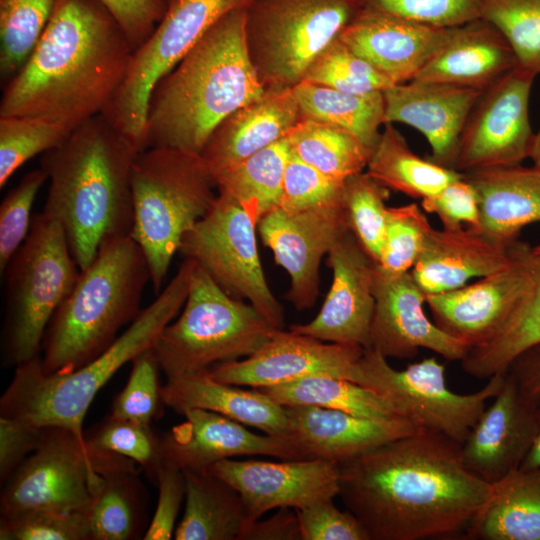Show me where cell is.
Returning a JSON list of instances; mask_svg holds the SVG:
<instances>
[{
	"label": "cell",
	"mask_w": 540,
	"mask_h": 540,
	"mask_svg": "<svg viewBox=\"0 0 540 540\" xmlns=\"http://www.w3.org/2000/svg\"><path fill=\"white\" fill-rule=\"evenodd\" d=\"M206 471L238 491L251 522L275 508L302 509L339 493V465L320 459H224Z\"/></svg>",
	"instance_id": "ffe728a7"
},
{
	"label": "cell",
	"mask_w": 540,
	"mask_h": 540,
	"mask_svg": "<svg viewBox=\"0 0 540 540\" xmlns=\"http://www.w3.org/2000/svg\"><path fill=\"white\" fill-rule=\"evenodd\" d=\"M278 508L271 517L252 521L240 540H302L296 510Z\"/></svg>",
	"instance_id": "91938a15"
},
{
	"label": "cell",
	"mask_w": 540,
	"mask_h": 540,
	"mask_svg": "<svg viewBox=\"0 0 540 540\" xmlns=\"http://www.w3.org/2000/svg\"><path fill=\"white\" fill-rule=\"evenodd\" d=\"M257 389L282 406H318L377 419L399 417L393 407L373 390L350 380L327 375L309 376Z\"/></svg>",
	"instance_id": "f35d334b"
},
{
	"label": "cell",
	"mask_w": 540,
	"mask_h": 540,
	"mask_svg": "<svg viewBox=\"0 0 540 540\" xmlns=\"http://www.w3.org/2000/svg\"><path fill=\"white\" fill-rule=\"evenodd\" d=\"M185 509L176 540H240L251 523L245 503L229 483L207 472L182 470Z\"/></svg>",
	"instance_id": "1f68e13d"
},
{
	"label": "cell",
	"mask_w": 540,
	"mask_h": 540,
	"mask_svg": "<svg viewBox=\"0 0 540 540\" xmlns=\"http://www.w3.org/2000/svg\"><path fill=\"white\" fill-rule=\"evenodd\" d=\"M512 263L505 269L460 288L425 295L435 325L468 350L491 341L518 309L532 287V279L512 245Z\"/></svg>",
	"instance_id": "e0dca14e"
},
{
	"label": "cell",
	"mask_w": 540,
	"mask_h": 540,
	"mask_svg": "<svg viewBox=\"0 0 540 540\" xmlns=\"http://www.w3.org/2000/svg\"><path fill=\"white\" fill-rule=\"evenodd\" d=\"M465 536L484 540H540V469L519 468L493 483L489 500Z\"/></svg>",
	"instance_id": "d6a6232c"
},
{
	"label": "cell",
	"mask_w": 540,
	"mask_h": 540,
	"mask_svg": "<svg viewBox=\"0 0 540 540\" xmlns=\"http://www.w3.org/2000/svg\"><path fill=\"white\" fill-rule=\"evenodd\" d=\"M289 434L303 459H320L338 465L418 428L402 417L377 419L318 406H284Z\"/></svg>",
	"instance_id": "484cf974"
},
{
	"label": "cell",
	"mask_w": 540,
	"mask_h": 540,
	"mask_svg": "<svg viewBox=\"0 0 540 540\" xmlns=\"http://www.w3.org/2000/svg\"><path fill=\"white\" fill-rule=\"evenodd\" d=\"M520 256L532 279V287L499 333L488 343L468 350L461 360L463 370L479 379L507 370L528 348L540 343V253L519 242Z\"/></svg>",
	"instance_id": "836d02e7"
},
{
	"label": "cell",
	"mask_w": 540,
	"mask_h": 540,
	"mask_svg": "<svg viewBox=\"0 0 540 540\" xmlns=\"http://www.w3.org/2000/svg\"><path fill=\"white\" fill-rule=\"evenodd\" d=\"M132 363L129 379L115 398L110 416L150 425L163 404L161 369L151 349L138 355Z\"/></svg>",
	"instance_id": "681fc988"
},
{
	"label": "cell",
	"mask_w": 540,
	"mask_h": 540,
	"mask_svg": "<svg viewBox=\"0 0 540 540\" xmlns=\"http://www.w3.org/2000/svg\"><path fill=\"white\" fill-rule=\"evenodd\" d=\"M361 8V0H250L246 47L265 89H292L302 82Z\"/></svg>",
	"instance_id": "30bf717a"
},
{
	"label": "cell",
	"mask_w": 540,
	"mask_h": 540,
	"mask_svg": "<svg viewBox=\"0 0 540 540\" xmlns=\"http://www.w3.org/2000/svg\"><path fill=\"white\" fill-rule=\"evenodd\" d=\"M303 81L352 94L383 92L395 85L339 37L314 59Z\"/></svg>",
	"instance_id": "ee69618b"
},
{
	"label": "cell",
	"mask_w": 540,
	"mask_h": 540,
	"mask_svg": "<svg viewBox=\"0 0 540 540\" xmlns=\"http://www.w3.org/2000/svg\"><path fill=\"white\" fill-rule=\"evenodd\" d=\"M451 29L362 6L339 38L393 84H401L418 75Z\"/></svg>",
	"instance_id": "cb8c5ba5"
},
{
	"label": "cell",
	"mask_w": 540,
	"mask_h": 540,
	"mask_svg": "<svg viewBox=\"0 0 540 540\" xmlns=\"http://www.w3.org/2000/svg\"><path fill=\"white\" fill-rule=\"evenodd\" d=\"M344 192L345 180L323 174L290 151L280 207L288 210L341 207L345 206Z\"/></svg>",
	"instance_id": "f907efd6"
},
{
	"label": "cell",
	"mask_w": 540,
	"mask_h": 540,
	"mask_svg": "<svg viewBox=\"0 0 540 540\" xmlns=\"http://www.w3.org/2000/svg\"><path fill=\"white\" fill-rule=\"evenodd\" d=\"M286 138L296 157L342 181L363 172L373 151L351 132L307 118H300Z\"/></svg>",
	"instance_id": "74e56055"
},
{
	"label": "cell",
	"mask_w": 540,
	"mask_h": 540,
	"mask_svg": "<svg viewBox=\"0 0 540 540\" xmlns=\"http://www.w3.org/2000/svg\"><path fill=\"white\" fill-rule=\"evenodd\" d=\"M136 472L104 475L95 493L88 518L91 540H129L138 535L144 505Z\"/></svg>",
	"instance_id": "ab89813d"
},
{
	"label": "cell",
	"mask_w": 540,
	"mask_h": 540,
	"mask_svg": "<svg viewBox=\"0 0 540 540\" xmlns=\"http://www.w3.org/2000/svg\"><path fill=\"white\" fill-rule=\"evenodd\" d=\"M99 1L119 23L133 52L149 39L169 6V0Z\"/></svg>",
	"instance_id": "6f0895ef"
},
{
	"label": "cell",
	"mask_w": 540,
	"mask_h": 540,
	"mask_svg": "<svg viewBox=\"0 0 540 540\" xmlns=\"http://www.w3.org/2000/svg\"><path fill=\"white\" fill-rule=\"evenodd\" d=\"M295 510L302 540H370L357 517L339 510L333 499Z\"/></svg>",
	"instance_id": "db71d44e"
},
{
	"label": "cell",
	"mask_w": 540,
	"mask_h": 540,
	"mask_svg": "<svg viewBox=\"0 0 540 540\" xmlns=\"http://www.w3.org/2000/svg\"><path fill=\"white\" fill-rule=\"evenodd\" d=\"M256 227L236 200L218 193L210 210L184 235L178 253L199 265L228 295L248 301L271 325L283 329L284 309L266 281Z\"/></svg>",
	"instance_id": "5bb4252c"
},
{
	"label": "cell",
	"mask_w": 540,
	"mask_h": 540,
	"mask_svg": "<svg viewBox=\"0 0 540 540\" xmlns=\"http://www.w3.org/2000/svg\"><path fill=\"white\" fill-rule=\"evenodd\" d=\"M504 378L505 371L496 373L479 391L458 394L447 387L445 365L435 357L396 370L386 357L368 348L358 360L355 382L376 392L399 417L462 444Z\"/></svg>",
	"instance_id": "7c38bea8"
},
{
	"label": "cell",
	"mask_w": 540,
	"mask_h": 540,
	"mask_svg": "<svg viewBox=\"0 0 540 540\" xmlns=\"http://www.w3.org/2000/svg\"><path fill=\"white\" fill-rule=\"evenodd\" d=\"M483 90L411 80L385 91L384 124L403 123L428 141L432 162L453 169L460 134Z\"/></svg>",
	"instance_id": "d4e9b609"
},
{
	"label": "cell",
	"mask_w": 540,
	"mask_h": 540,
	"mask_svg": "<svg viewBox=\"0 0 540 540\" xmlns=\"http://www.w3.org/2000/svg\"><path fill=\"white\" fill-rule=\"evenodd\" d=\"M250 0H169L163 19L131 57L125 79L102 113L135 146L146 149L154 87L225 14Z\"/></svg>",
	"instance_id": "4fadbf2b"
},
{
	"label": "cell",
	"mask_w": 540,
	"mask_h": 540,
	"mask_svg": "<svg viewBox=\"0 0 540 540\" xmlns=\"http://www.w3.org/2000/svg\"><path fill=\"white\" fill-rule=\"evenodd\" d=\"M481 17L506 38L517 66L540 74V0H483Z\"/></svg>",
	"instance_id": "7bdbcfd3"
},
{
	"label": "cell",
	"mask_w": 540,
	"mask_h": 540,
	"mask_svg": "<svg viewBox=\"0 0 540 540\" xmlns=\"http://www.w3.org/2000/svg\"><path fill=\"white\" fill-rule=\"evenodd\" d=\"M507 372L525 393L540 402V343L519 354Z\"/></svg>",
	"instance_id": "94428289"
},
{
	"label": "cell",
	"mask_w": 540,
	"mask_h": 540,
	"mask_svg": "<svg viewBox=\"0 0 540 540\" xmlns=\"http://www.w3.org/2000/svg\"><path fill=\"white\" fill-rule=\"evenodd\" d=\"M201 154L170 147L138 152L131 170L133 225L158 295L184 235L210 210L217 194Z\"/></svg>",
	"instance_id": "52a82bcc"
},
{
	"label": "cell",
	"mask_w": 540,
	"mask_h": 540,
	"mask_svg": "<svg viewBox=\"0 0 540 540\" xmlns=\"http://www.w3.org/2000/svg\"><path fill=\"white\" fill-rule=\"evenodd\" d=\"M246 6L221 17L154 87L146 148L201 154L224 119L264 93L246 47Z\"/></svg>",
	"instance_id": "277c9868"
},
{
	"label": "cell",
	"mask_w": 540,
	"mask_h": 540,
	"mask_svg": "<svg viewBox=\"0 0 540 540\" xmlns=\"http://www.w3.org/2000/svg\"><path fill=\"white\" fill-rule=\"evenodd\" d=\"M47 179L42 168L26 173L0 204L1 273L30 231L31 209L40 187Z\"/></svg>",
	"instance_id": "816d5d0a"
},
{
	"label": "cell",
	"mask_w": 540,
	"mask_h": 540,
	"mask_svg": "<svg viewBox=\"0 0 540 540\" xmlns=\"http://www.w3.org/2000/svg\"><path fill=\"white\" fill-rule=\"evenodd\" d=\"M473 187L480 229L512 244L521 229L540 222V169L521 164L463 173Z\"/></svg>",
	"instance_id": "4dcf8cb0"
},
{
	"label": "cell",
	"mask_w": 540,
	"mask_h": 540,
	"mask_svg": "<svg viewBox=\"0 0 540 540\" xmlns=\"http://www.w3.org/2000/svg\"><path fill=\"white\" fill-rule=\"evenodd\" d=\"M85 440L97 450L123 456L141 465L151 479L156 480L163 465L161 439L150 425L109 416L88 432Z\"/></svg>",
	"instance_id": "7dc6e473"
},
{
	"label": "cell",
	"mask_w": 540,
	"mask_h": 540,
	"mask_svg": "<svg viewBox=\"0 0 540 540\" xmlns=\"http://www.w3.org/2000/svg\"><path fill=\"white\" fill-rule=\"evenodd\" d=\"M363 7L433 27H454L481 17L483 0H361Z\"/></svg>",
	"instance_id": "f5cc1de1"
},
{
	"label": "cell",
	"mask_w": 540,
	"mask_h": 540,
	"mask_svg": "<svg viewBox=\"0 0 540 540\" xmlns=\"http://www.w3.org/2000/svg\"><path fill=\"white\" fill-rule=\"evenodd\" d=\"M339 468L338 496L370 540L466 531L493 490V484L465 467L460 443L421 428Z\"/></svg>",
	"instance_id": "6da1fadb"
},
{
	"label": "cell",
	"mask_w": 540,
	"mask_h": 540,
	"mask_svg": "<svg viewBox=\"0 0 540 540\" xmlns=\"http://www.w3.org/2000/svg\"><path fill=\"white\" fill-rule=\"evenodd\" d=\"M277 330L194 262L182 313L162 330L151 350L161 371L174 378L248 357Z\"/></svg>",
	"instance_id": "9c48e42d"
},
{
	"label": "cell",
	"mask_w": 540,
	"mask_h": 540,
	"mask_svg": "<svg viewBox=\"0 0 540 540\" xmlns=\"http://www.w3.org/2000/svg\"><path fill=\"white\" fill-rule=\"evenodd\" d=\"M183 415L182 423L160 437L163 463L181 470L206 471L216 462L245 455L303 460L290 437L253 433L244 424L205 409Z\"/></svg>",
	"instance_id": "603a6c76"
},
{
	"label": "cell",
	"mask_w": 540,
	"mask_h": 540,
	"mask_svg": "<svg viewBox=\"0 0 540 540\" xmlns=\"http://www.w3.org/2000/svg\"><path fill=\"white\" fill-rule=\"evenodd\" d=\"M70 126L41 116H0V188L26 161L61 144Z\"/></svg>",
	"instance_id": "b9f144b4"
},
{
	"label": "cell",
	"mask_w": 540,
	"mask_h": 540,
	"mask_svg": "<svg viewBox=\"0 0 540 540\" xmlns=\"http://www.w3.org/2000/svg\"><path fill=\"white\" fill-rule=\"evenodd\" d=\"M4 273L2 360L17 366L40 355L45 330L79 274L62 225L43 212Z\"/></svg>",
	"instance_id": "ba28073f"
},
{
	"label": "cell",
	"mask_w": 540,
	"mask_h": 540,
	"mask_svg": "<svg viewBox=\"0 0 540 540\" xmlns=\"http://www.w3.org/2000/svg\"><path fill=\"white\" fill-rule=\"evenodd\" d=\"M367 173L381 185L412 198H427L463 173L416 155L392 123L384 124L367 164Z\"/></svg>",
	"instance_id": "e575fe53"
},
{
	"label": "cell",
	"mask_w": 540,
	"mask_h": 540,
	"mask_svg": "<svg viewBox=\"0 0 540 540\" xmlns=\"http://www.w3.org/2000/svg\"><path fill=\"white\" fill-rule=\"evenodd\" d=\"M257 228L276 264L290 276L285 298L298 311L312 308L319 295L321 260L351 230L346 207L288 210L279 206L264 215Z\"/></svg>",
	"instance_id": "2e32d148"
},
{
	"label": "cell",
	"mask_w": 540,
	"mask_h": 540,
	"mask_svg": "<svg viewBox=\"0 0 540 540\" xmlns=\"http://www.w3.org/2000/svg\"><path fill=\"white\" fill-rule=\"evenodd\" d=\"M389 189L367 172L345 180L344 200L349 226L364 250L376 264L386 232Z\"/></svg>",
	"instance_id": "f6af8a7d"
},
{
	"label": "cell",
	"mask_w": 540,
	"mask_h": 540,
	"mask_svg": "<svg viewBox=\"0 0 540 540\" xmlns=\"http://www.w3.org/2000/svg\"><path fill=\"white\" fill-rule=\"evenodd\" d=\"M529 158L532 160L533 165L540 169V129L534 134Z\"/></svg>",
	"instance_id": "be15d7a7"
},
{
	"label": "cell",
	"mask_w": 540,
	"mask_h": 540,
	"mask_svg": "<svg viewBox=\"0 0 540 540\" xmlns=\"http://www.w3.org/2000/svg\"><path fill=\"white\" fill-rule=\"evenodd\" d=\"M534 251L540 253V245L532 247Z\"/></svg>",
	"instance_id": "e7e4bbea"
},
{
	"label": "cell",
	"mask_w": 540,
	"mask_h": 540,
	"mask_svg": "<svg viewBox=\"0 0 540 540\" xmlns=\"http://www.w3.org/2000/svg\"><path fill=\"white\" fill-rule=\"evenodd\" d=\"M137 153L132 142L98 114L41 157L49 179L42 212L62 225L80 271L92 263L105 240L130 235L131 170Z\"/></svg>",
	"instance_id": "3957f363"
},
{
	"label": "cell",
	"mask_w": 540,
	"mask_h": 540,
	"mask_svg": "<svg viewBox=\"0 0 540 540\" xmlns=\"http://www.w3.org/2000/svg\"><path fill=\"white\" fill-rule=\"evenodd\" d=\"M149 281L146 258L130 235L105 240L45 330L42 371L68 374L102 354L141 312Z\"/></svg>",
	"instance_id": "8992f818"
},
{
	"label": "cell",
	"mask_w": 540,
	"mask_h": 540,
	"mask_svg": "<svg viewBox=\"0 0 540 540\" xmlns=\"http://www.w3.org/2000/svg\"><path fill=\"white\" fill-rule=\"evenodd\" d=\"M535 77L515 66L482 91L460 134L454 170L511 166L529 158L535 134L529 117Z\"/></svg>",
	"instance_id": "9a60e30c"
},
{
	"label": "cell",
	"mask_w": 540,
	"mask_h": 540,
	"mask_svg": "<svg viewBox=\"0 0 540 540\" xmlns=\"http://www.w3.org/2000/svg\"><path fill=\"white\" fill-rule=\"evenodd\" d=\"M57 0H0V77L10 81L40 40Z\"/></svg>",
	"instance_id": "60d3db41"
},
{
	"label": "cell",
	"mask_w": 540,
	"mask_h": 540,
	"mask_svg": "<svg viewBox=\"0 0 540 540\" xmlns=\"http://www.w3.org/2000/svg\"><path fill=\"white\" fill-rule=\"evenodd\" d=\"M161 396L164 405L181 414L190 409H205L266 434H289L284 406L257 388L244 390L217 381L208 369L168 378Z\"/></svg>",
	"instance_id": "f546056e"
},
{
	"label": "cell",
	"mask_w": 540,
	"mask_h": 540,
	"mask_svg": "<svg viewBox=\"0 0 540 540\" xmlns=\"http://www.w3.org/2000/svg\"><path fill=\"white\" fill-rule=\"evenodd\" d=\"M364 348L321 341L277 330L258 351L243 360L217 363L208 371L217 381L254 388L277 386L305 377L327 375L355 382Z\"/></svg>",
	"instance_id": "ac0fdd59"
},
{
	"label": "cell",
	"mask_w": 540,
	"mask_h": 540,
	"mask_svg": "<svg viewBox=\"0 0 540 540\" xmlns=\"http://www.w3.org/2000/svg\"><path fill=\"white\" fill-rule=\"evenodd\" d=\"M292 91L301 118L343 128L373 150L384 125L383 92L352 94L308 81Z\"/></svg>",
	"instance_id": "8d00e7d4"
},
{
	"label": "cell",
	"mask_w": 540,
	"mask_h": 540,
	"mask_svg": "<svg viewBox=\"0 0 540 540\" xmlns=\"http://www.w3.org/2000/svg\"><path fill=\"white\" fill-rule=\"evenodd\" d=\"M432 226L417 204L388 207L382 250L376 267L388 275L409 272Z\"/></svg>",
	"instance_id": "bcb514c9"
},
{
	"label": "cell",
	"mask_w": 540,
	"mask_h": 540,
	"mask_svg": "<svg viewBox=\"0 0 540 540\" xmlns=\"http://www.w3.org/2000/svg\"><path fill=\"white\" fill-rule=\"evenodd\" d=\"M1 540H91L87 512L33 509L0 518Z\"/></svg>",
	"instance_id": "c3c4849f"
},
{
	"label": "cell",
	"mask_w": 540,
	"mask_h": 540,
	"mask_svg": "<svg viewBox=\"0 0 540 540\" xmlns=\"http://www.w3.org/2000/svg\"><path fill=\"white\" fill-rule=\"evenodd\" d=\"M512 245L476 227H431L410 272L425 295L457 289L471 278H482L508 267L513 260Z\"/></svg>",
	"instance_id": "4316f807"
},
{
	"label": "cell",
	"mask_w": 540,
	"mask_h": 540,
	"mask_svg": "<svg viewBox=\"0 0 540 540\" xmlns=\"http://www.w3.org/2000/svg\"><path fill=\"white\" fill-rule=\"evenodd\" d=\"M421 206L426 212L436 214L445 229L461 228L462 223L480 228L477 197L464 174L438 193L422 199Z\"/></svg>",
	"instance_id": "11a10c76"
},
{
	"label": "cell",
	"mask_w": 540,
	"mask_h": 540,
	"mask_svg": "<svg viewBox=\"0 0 540 540\" xmlns=\"http://www.w3.org/2000/svg\"><path fill=\"white\" fill-rule=\"evenodd\" d=\"M158 501L151 522L143 535L145 540H169L175 533V522L186 494L184 472L163 463L156 477Z\"/></svg>",
	"instance_id": "9f6ffc18"
},
{
	"label": "cell",
	"mask_w": 540,
	"mask_h": 540,
	"mask_svg": "<svg viewBox=\"0 0 540 540\" xmlns=\"http://www.w3.org/2000/svg\"><path fill=\"white\" fill-rule=\"evenodd\" d=\"M515 66L506 38L480 17L452 27L445 44L413 80L484 90Z\"/></svg>",
	"instance_id": "f1b7e54d"
},
{
	"label": "cell",
	"mask_w": 540,
	"mask_h": 540,
	"mask_svg": "<svg viewBox=\"0 0 540 540\" xmlns=\"http://www.w3.org/2000/svg\"><path fill=\"white\" fill-rule=\"evenodd\" d=\"M44 427L29 421L0 417V479L6 482L39 445Z\"/></svg>",
	"instance_id": "680465c9"
},
{
	"label": "cell",
	"mask_w": 540,
	"mask_h": 540,
	"mask_svg": "<svg viewBox=\"0 0 540 540\" xmlns=\"http://www.w3.org/2000/svg\"><path fill=\"white\" fill-rule=\"evenodd\" d=\"M540 402L505 371L504 383L461 444L465 467L488 483L519 469L536 433Z\"/></svg>",
	"instance_id": "7402d4cb"
},
{
	"label": "cell",
	"mask_w": 540,
	"mask_h": 540,
	"mask_svg": "<svg viewBox=\"0 0 540 540\" xmlns=\"http://www.w3.org/2000/svg\"><path fill=\"white\" fill-rule=\"evenodd\" d=\"M289 153L284 138L214 175L218 193L236 200L258 224L264 215L281 205Z\"/></svg>",
	"instance_id": "d590c367"
},
{
	"label": "cell",
	"mask_w": 540,
	"mask_h": 540,
	"mask_svg": "<svg viewBox=\"0 0 540 540\" xmlns=\"http://www.w3.org/2000/svg\"><path fill=\"white\" fill-rule=\"evenodd\" d=\"M194 261L185 259L164 290L102 354L63 375L42 371L41 356L16 366L0 399V416L60 427L85 440L83 421L100 389L126 363L151 349L188 296Z\"/></svg>",
	"instance_id": "5b68a950"
},
{
	"label": "cell",
	"mask_w": 540,
	"mask_h": 540,
	"mask_svg": "<svg viewBox=\"0 0 540 540\" xmlns=\"http://www.w3.org/2000/svg\"><path fill=\"white\" fill-rule=\"evenodd\" d=\"M300 118L291 88H268L217 126L201 156L214 176L286 138Z\"/></svg>",
	"instance_id": "83f0119b"
},
{
	"label": "cell",
	"mask_w": 540,
	"mask_h": 540,
	"mask_svg": "<svg viewBox=\"0 0 540 540\" xmlns=\"http://www.w3.org/2000/svg\"><path fill=\"white\" fill-rule=\"evenodd\" d=\"M136 472L135 462L97 450L60 427H44L37 448L5 482L1 516L33 509L88 512L104 475Z\"/></svg>",
	"instance_id": "8fae6325"
},
{
	"label": "cell",
	"mask_w": 540,
	"mask_h": 540,
	"mask_svg": "<svg viewBox=\"0 0 540 540\" xmlns=\"http://www.w3.org/2000/svg\"><path fill=\"white\" fill-rule=\"evenodd\" d=\"M375 309L370 348L386 358L411 359L426 348L449 361H461L468 347L446 334L424 313L425 294L411 272L388 275L375 265Z\"/></svg>",
	"instance_id": "44dd1931"
},
{
	"label": "cell",
	"mask_w": 540,
	"mask_h": 540,
	"mask_svg": "<svg viewBox=\"0 0 540 540\" xmlns=\"http://www.w3.org/2000/svg\"><path fill=\"white\" fill-rule=\"evenodd\" d=\"M327 255L333 279L319 313L309 323L293 324L289 330L368 349L375 309V263L351 230L336 240Z\"/></svg>",
	"instance_id": "d6986e66"
},
{
	"label": "cell",
	"mask_w": 540,
	"mask_h": 540,
	"mask_svg": "<svg viewBox=\"0 0 540 540\" xmlns=\"http://www.w3.org/2000/svg\"><path fill=\"white\" fill-rule=\"evenodd\" d=\"M132 54L99 0H57L33 52L4 89L0 116H41L74 129L105 111Z\"/></svg>",
	"instance_id": "7a4b0ae2"
},
{
	"label": "cell",
	"mask_w": 540,
	"mask_h": 540,
	"mask_svg": "<svg viewBox=\"0 0 540 540\" xmlns=\"http://www.w3.org/2000/svg\"><path fill=\"white\" fill-rule=\"evenodd\" d=\"M519 468L522 470L540 469V411L536 433Z\"/></svg>",
	"instance_id": "6125c7cd"
}]
</instances>
